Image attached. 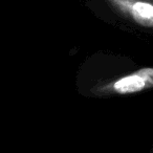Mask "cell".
Instances as JSON below:
<instances>
[{
    "mask_svg": "<svg viewBox=\"0 0 153 153\" xmlns=\"http://www.w3.org/2000/svg\"><path fill=\"white\" fill-rule=\"evenodd\" d=\"M99 16L153 30V0H84Z\"/></svg>",
    "mask_w": 153,
    "mask_h": 153,
    "instance_id": "6da1fadb",
    "label": "cell"
},
{
    "mask_svg": "<svg viewBox=\"0 0 153 153\" xmlns=\"http://www.w3.org/2000/svg\"><path fill=\"white\" fill-rule=\"evenodd\" d=\"M153 79V69H142L115 82L114 89L119 94H133L143 90Z\"/></svg>",
    "mask_w": 153,
    "mask_h": 153,
    "instance_id": "7a4b0ae2",
    "label": "cell"
}]
</instances>
